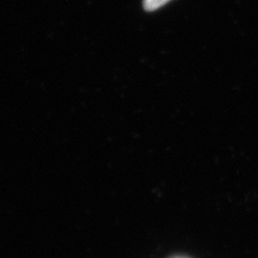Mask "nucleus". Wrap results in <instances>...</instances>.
Wrapping results in <instances>:
<instances>
[{"mask_svg": "<svg viewBox=\"0 0 258 258\" xmlns=\"http://www.w3.org/2000/svg\"><path fill=\"white\" fill-rule=\"evenodd\" d=\"M169 2L170 0H144V6L147 11H154Z\"/></svg>", "mask_w": 258, "mask_h": 258, "instance_id": "obj_1", "label": "nucleus"}]
</instances>
